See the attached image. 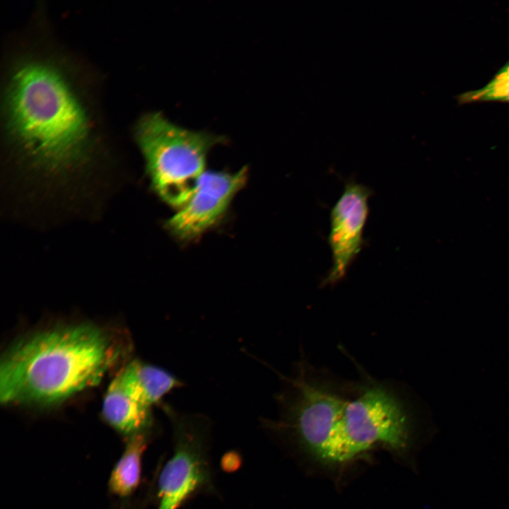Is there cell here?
Returning a JSON list of instances; mask_svg holds the SVG:
<instances>
[{"label":"cell","instance_id":"11","mask_svg":"<svg viewBox=\"0 0 509 509\" xmlns=\"http://www.w3.org/2000/svg\"><path fill=\"white\" fill-rule=\"evenodd\" d=\"M459 101L462 103L477 102L509 103V60L484 86L462 93L459 97Z\"/></svg>","mask_w":509,"mask_h":509},{"label":"cell","instance_id":"8","mask_svg":"<svg viewBox=\"0 0 509 509\" xmlns=\"http://www.w3.org/2000/svg\"><path fill=\"white\" fill-rule=\"evenodd\" d=\"M115 379L129 396L150 407L181 385L165 370L137 360L129 363Z\"/></svg>","mask_w":509,"mask_h":509},{"label":"cell","instance_id":"2","mask_svg":"<svg viewBox=\"0 0 509 509\" xmlns=\"http://www.w3.org/2000/svg\"><path fill=\"white\" fill-rule=\"evenodd\" d=\"M339 390L316 398L296 419L290 439L328 466L347 464L382 447L406 452L412 441V421L394 391L380 383L361 386L356 395Z\"/></svg>","mask_w":509,"mask_h":509},{"label":"cell","instance_id":"4","mask_svg":"<svg viewBox=\"0 0 509 509\" xmlns=\"http://www.w3.org/2000/svg\"><path fill=\"white\" fill-rule=\"evenodd\" d=\"M136 139L153 189L166 204L177 209L191 198L206 172L209 152L226 140L180 127L159 112L141 118Z\"/></svg>","mask_w":509,"mask_h":509},{"label":"cell","instance_id":"10","mask_svg":"<svg viewBox=\"0 0 509 509\" xmlns=\"http://www.w3.org/2000/svg\"><path fill=\"white\" fill-rule=\"evenodd\" d=\"M146 443V433L130 436L109 479L110 490L115 495L126 497L138 487L141 480L142 455Z\"/></svg>","mask_w":509,"mask_h":509},{"label":"cell","instance_id":"5","mask_svg":"<svg viewBox=\"0 0 509 509\" xmlns=\"http://www.w3.org/2000/svg\"><path fill=\"white\" fill-rule=\"evenodd\" d=\"M173 450L158 479V509H179L195 496L215 492L211 424L197 414L168 409Z\"/></svg>","mask_w":509,"mask_h":509},{"label":"cell","instance_id":"6","mask_svg":"<svg viewBox=\"0 0 509 509\" xmlns=\"http://www.w3.org/2000/svg\"><path fill=\"white\" fill-rule=\"evenodd\" d=\"M244 167L234 173L206 172L191 198L165 223L177 239L196 240L226 213L247 179Z\"/></svg>","mask_w":509,"mask_h":509},{"label":"cell","instance_id":"1","mask_svg":"<svg viewBox=\"0 0 509 509\" xmlns=\"http://www.w3.org/2000/svg\"><path fill=\"white\" fill-rule=\"evenodd\" d=\"M116 356L105 329L76 324L39 331L8 349L0 364V401L48 406L97 385Z\"/></svg>","mask_w":509,"mask_h":509},{"label":"cell","instance_id":"7","mask_svg":"<svg viewBox=\"0 0 509 509\" xmlns=\"http://www.w3.org/2000/svg\"><path fill=\"white\" fill-rule=\"evenodd\" d=\"M370 195L368 187L353 181L349 182L332 209L328 242L332 265L324 283L334 284L343 279L359 253Z\"/></svg>","mask_w":509,"mask_h":509},{"label":"cell","instance_id":"3","mask_svg":"<svg viewBox=\"0 0 509 509\" xmlns=\"http://www.w3.org/2000/svg\"><path fill=\"white\" fill-rule=\"evenodd\" d=\"M11 128L40 160L52 166L80 156L88 133L83 107L62 77L38 62L15 73L8 95Z\"/></svg>","mask_w":509,"mask_h":509},{"label":"cell","instance_id":"9","mask_svg":"<svg viewBox=\"0 0 509 509\" xmlns=\"http://www.w3.org/2000/svg\"><path fill=\"white\" fill-rule=\"evenodd\" d=\"M102 409L105 421L126 435L146 433L151 425V407L129 396L115 378L107 389Z\"/></svg>","mask_w":509,"mask_h":509}]
</instances>
